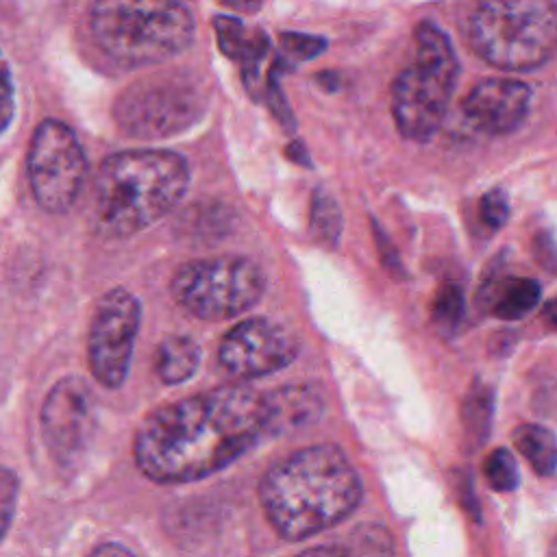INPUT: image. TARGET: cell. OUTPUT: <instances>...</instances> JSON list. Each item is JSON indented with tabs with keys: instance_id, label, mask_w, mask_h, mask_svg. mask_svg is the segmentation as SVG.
Returning a JSON list of instances; mask_svg holds the SVG:
<instances>
[{
	"instance_id": "1",
	"label": "cell",
	"mask_w": 557,
	"mask_h": 557,
	"mask_svg": "<svg viewBox=\"0 0 557 557\" xmlns=\"http://www.w3.org/2000/svg\"><path fill=\"white\" fill-rule=\"evenodd\" d=\"M270 435L268 396L248 385H222L152 411L135 435V463L150 481L205 479Z\"/></svg>"
},
{
	"instance_id": "2",
	"label": "cell",
	"mask_w": 557,
	"mask_h": 557,
	"mask_svg": "<svg viewBox=\"0 0 557 557\" xmlns=\"http://www.w3.org/2000/svg\"><path fill=\"white\" fill-rule=\"evenodd\" d=\"M357 470L335 444L305 446L272 463L259 481V500L270 527L300 542L346 520L361 503Z\"/></svg>"
},
{
	"instance_id": "3",
	"label": "cell",
	"mask_w": 557,
	"mask_h": 557,
	"mask_svg": "<svg viewBox=\"0 0 557 557\" xmlns=\"http://www.w3.org/2000/svg\"><path fill=\"white\" fill-rule=\"evenodd\" d=\"M187 161L165 148H131L107 157L94 178L91 218L104 237H131L163 215L185 196Z\"/></svg>"
},
{
	"instance_id": "4",
	"label": "cell",
	"mask_w": 557,
	"mask_h": 557,
	"mask_svg": "<svg viewBox=\"0 0 557 557\" xmlns=\"http://www.w3.org/2000/svg\"><path fill=\"white\" fill-rule=\"evenodd\" d=\"M96 46L128 67L157 65L185 52L196 37V17L172 0H102L89 11Z\"/></svg>"
},
{
	"instance_id": "5",
	"label": "cell",
	"mask_w": 557,
	"mask_h": 557,
	"mask_svg": "<svg viewBox=\"0 0 557 557\" xmlns=\"http://www.w3.org/2000/svg\"><path fill=\"white\" fill-rule=\"evenodd\" d=\"M459 61L448 35L431 20L413 33V57L396 74L389 100L398 133L411 141H429L440 128L457 83Z\"/></svg>"
},
{
	"instance_id": "6",
	"label": "cell",
	"mask_w": 557,
	"mask_h": 557,
	"mask_svg": "<svg viewBox=\"0 0 557 557\" xmlns=\"http://www.w3.org/2000/svg\"><path fill=\"white\" fill-rule=\"evenodd\" d=\"M468 44L490 65L531 70L557 46V7L542 0H492L468 17Z\"/></svg>"
},
{
	"instance_id": "7",
	"label": "cell",
	"mask_w": 557,
	"mask_h": 557,
	"mask_svg": "<svg viewBox=\"0 0 557 557\" xmlns=\"http://www.w3.org/2000/svg\"><path fill=\"white\" fill-rule=\"evenodd\" d=\"M170 292L178 307L200 320L220 322L252 309L265 292L263 270L248 257L220 255L176 268Z\"/></svg>"
},
{
	"instance_id": "8",
	"label": "cell",
	"mask_w": 557,
	"mask_h": 557,
	"mask_svg": "<svg viewBox=\"0 0 557 557\" xmlns=\"http://www.w3.org/2000/svg\"><path fill=\"white\" fill-rule=\"evenodd\" d=\"M26 178L37 205L48 213H63L78 200L87 178V157L76 133L44 120L28 144Z\"/></svg>"
},
{
	"instance_id": "9",
	"label": "cell",
	"mask_w": 557,
	"mask_h": 557,
	"mask_svg": "<svg viewBox=\"0 0 557 557\" xmlns=\"http://www.w3.org/2000/svg\"><path fill=\"white\" fill-rule=\"evenodd\" d=\"M120 128L139 137H165L189 128L205 113V96L183 76H148L115 100Z\"/></svg>"
},
{
	"instance_id": "10",
	"label": "cell",
	"mask_w": 557,
	"mask_h": 557,
	"mask_svg": "<svg viewBox=\"0 0 557 557\" xmlns=\"http://www.w3.org/2000/svg\"><path fill=\"white\" fill-rule=\"evenodd\" d=\"M139 322V300L128 289L113 287L98 298L87 331V361L100 385L115 389L126 381Z\"/></svg>"
},
{
	"instance_id": "11",
	"label": "cell",
	"mask_w": 557,
	"mask_h": 557,
	"mask_svg": "<svg viewBox=\"0 0 557 557\" xmlns=\"http://www.w3.org/2000/svg\"><path fill=\"white\" fill-rule=\"evenodd\" d=\"M96 398L81 376H63L41 405V437L48 453L61 463H74L96 433Z\"/></svg>"
},
{
	"instance_id": "12",
	"label": "cell",
	"mask_w": 557,
	"mask_h": 557,
	"mask_svg": "<svg viewBox=\"0 0 557 557\" xmlns=\"http://www.w3.org/2000/svg\"><path fill=\"white\" fill-rule=\"evenodd\" d=\"M298 355L296 335L278 320L246 318L220 342V366L235 379H259L287 368Z\"/></svg>"
},
{
	"instance_id": "13",
	"label": "cell",
	"mask_w": 557,
	"mask_h": 557,
	"mask_svg": "<svg viewBox=\"0 0 557 557\" xmlns=\"http://www.w3.org/2000/svg\"><path fill=\"white\" fill-rule=\"evenodd\" d=\"M529 102V85L513 78H483L468 91L461 111L476 131L505 135L520 126Z\"/></svg>"
},
{
	"instance_id": "14",
	"label": "cell",
	"mask_w": 557,
	"mask_h": 557,
	"mask_svg": "<svg viewBox=\"0 0 557 557\" xmlns=\"http://www.w3.org/2000/svg\"><path fill=\"white\" fill-rule=\"evenodd\" d=\"M270 435L298 431L313 424L322 413V398L311 385H283L265 392Z\"/></svg>"
},
{
	"instance_id": "15",
	"label": "cell",
	"mask_w": 557,
	"mask_h": 557,
	"mask_svg": "<svg viewBox=\"0 0 557 557\" xmlns=\"http://www.w3.org/2000/svg\"><path fill=\"white\" fill-rule=\"evenodd\" d=\"M200 366V346L187 335L165 337L154 352V372L165 385H176L196 374Z\"/></svg>"
},
{
	"instance_id": "16",
	"label": "cell",
	"mask_w": 557,
	"mask_h": 557,
	"mask_svg": "<svg viewBox=\"0 0 557 557\" xmlns=\"http://www.w3.org/2000/svg\"><path fill=\"white\" fill-rule=\"evenodd\" d=\"M542 289L533 278H507L492 287L487 298L490 311L500 320H520L540 302Z\"/></svg>"
},
{
	"instance_id": "17",
	"label": "cell",
	"mask_w": 557,
	"mask_h": 557,
	"mask_svg": "<svg viewBox=\"0 0 557 557\" xmlns=\"http://www.w3.org/2000/svg\"><path fill=\"white\" fill-rule=\"evenodd\" d=\"M513 446L540 476L557 470V437L540 424H520L511 433Z\"/></svg>"
},
{
	"instance_id": "18",
	"label": "cell",
	"mask_w": 557,
	"mask_h": 557,
	"mask_svg": "<svg viewBox=\"0 0 557 557\" xmlns=\"http://www.w3.org/2000/svg\"><path fill=\"white\" fill-rule=\"evenodd\" d=\"M311 226L324 244L335 246L339 242L342 211L335 198L324 189H315L311 196Z\"/></svg>"
},
{
	"instance_id": "19",
	"label": "cell",
	"mask_w": 557,
	"mask_h": 557,
	"mask_svg": "<svg viewBox=\"0 0 557 557\" xmlns=\"http://www.w3.org/2000/svg\"><path fill=\"white\" fill-rule=\"evenodd\" d=\"M463 289L457 283H444L433 296L431 318L437 329L455 331L463 318Z\"/></svg>"
},
{
	"instance_id": "20",
	"label": "cell",
	"mask_w": 557,
	"mask_h": 557,
	"mask_svg": "<svg viewBox=\"0 0 557 557\" xmlns=\"http://www.w3.org/2000/svg\"><path fill=\"white\" fill-rule=\"evenodd\" d=\"M483 476L496 492H511L518 485V463L507 448L492 450L483 461Z\"/></svg>"
},
{
	"instance_id": "21",
	"label": "cell",
	"mask_w": 557,
	"mask_h": 557,
	"mask_svg": "<svg viewBox=\"0 0 557 557\" xmlns=\"http://www.w3.org/2000/svg\"><path fill=\"white\" fill-rule=\"evenodd\" d=\"M490 418H492V394H490V389H483V387L472 389L470 396L466 398V405H463L466 431L470 435L479 437V442H483L487 431H490Z\"/></svg>"
},
{
	"instance_id": "22",
	"label": "cell",
	"mask_w": 557,
	"mask_h": 557,
	"mask_svg": "<svg viewBox=\"0 0 557 557\" xmlns=\"http://www.w3.org/2000/svg\"><path fill=\"white\" fill-rule=\"evenodd\" d=\"M509 218V200L503 189H490L479 200V220L483 226L496 231Z\"/></svg>"
},
{
	"instance_id": "23",
	"label": "cell",
	"mask_w": 557,
	"mask_h": 557,
	"mask_svg": "<svg viewBox=\"0 0 557 557\" xmlns=\"http://www.w3.org/2000/svg\"><path fill=\"white\" fill-rule=\"evenodd\" d=\"M281 46H283L285 54H289L292 59L309 61L326 48V39L318 37V35H307V33H283Z\"/></svg>"
},
{
	"instance_id": "24",
	"label": "cell",
	"mask_w": 557,
	"mask_h": 557,
	"mask_svg": "<svg viewBox=\"0 0 557 557\" xmlns=\"http://www.w3.org/2000/svg\"><path fill=\"white\" fill-rule=\"evenodd\" d=\"M0 492H2V518H4V529H7L9 518H11V509H13V503H15V494H17V481H15V476L9 468L2 470Z\"/></svg>"
},
{
	"instance_id": "25",
	"label": "cell",
	"mask_w": 557,
	"mask_h": 557,
	"mask_svg": "<svg viewBox=\"0 0 557 557\" xmlns=\"http://www.w3.org/2000/svg\"><path fill=\"white\" fill-rule=\"evenodd\" d=\"M11 117H13V83H11L9 65L4 63V70H2V131H7V126L11 124Z\"/></svg>"
},
{
	"instance_id": "26",
	"label": "cell",
	"mask_w": 557,
	"mask_h": 557,
	"mask_svg": "<svg viewBox=\"0 0 557 557\" xmlns=\"http://www.w3.org/2000/svg\"><path fill=\"white\" fill-rule=\"evenodd\" d=\"M89 557H135L126 546L117 544V542H107V544H100L96 546Z\"/></svg>"
},
{
	"instance_id": "27",
	"label": "cell",
	"mask_w": 557,
	"mask_h": 557,
	"mask_svg": "<svg viewBox=\"0 0 557 557\" xmlns=\"http://www.w3.org/2000/svg\"><path fill=\"white\" fill-rule=\"evenodd\" d=\"M296 557H357V555L342 546H318V548H309Z\"/></svg>"
},
{
	"instance_id": "28",
	"label": "cell",
	"mask_w": 557,
	"mask_h": 557,
	"mask_svg": "<svg viewBox=\"0 0 557 557\" xmlns=\"http://www.w3.org/2000/svg\"><path fill=\"white\" fill-rule=\"evenodd\" d=\"M546 557H557V537H555V542L550 544V548H548V553H546Z\"/></svg>"
}]
</instances>
